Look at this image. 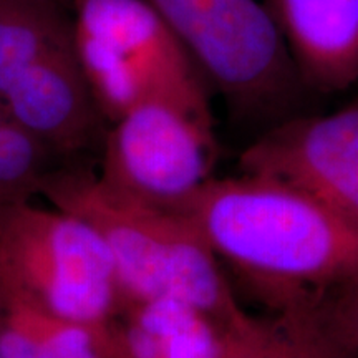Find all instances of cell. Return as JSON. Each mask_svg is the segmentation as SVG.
<instances>
[{
    "mask_svg": "<svg viewBox=\"0 0 358 358\" xmlns=\"http://www.w3.org/2000/svg\"><path fill=\"white\" fill-rule=\"evenodd\" d=\"M176 214L272 310L320 302L358 274V222L274 179L209 178Z\"/></svg>",
    "mask_w": 358,
    "mask_h": 358,
    "instance_id": "cell-1",
    "label": "cell"
},
{
    "mask_svg": "<svg viewBox=\"0 0 358 358\" xmlns=\"http://www.w3.org/2000/svg\"><path fill=\"white\" fill-rule=\"evenodd\" d=\"M38 196L100 234L122 301L179 299L214 322L237 306L216 254L181 214L143 203L87 168H52Z\"/></svg>",
    "mask_w": 358,
    "mask_h": 358,
    "instance_id": "cell-2",
    "label": "cell"
},
{
    "mask_svg": "<svg viewBox=\"0 0 358 358\" xmlns=\"http://www.w3.org/2000/svg\"><path fill=\"white\" fill-rule=\"evenodd\" d=\"M70 13L78 60L108 124L159 103L214 133L211 85L146 0H70Z\"/></svg>",
    "mask_w": 358,
    "mask_h": 358,
    "instance_id": "cell-3",
    "label": "cell"
},
{
    "mask_svg": "<svg viewBox=\"0 0 358 358\" xmlns=\"http://www.w3.org/2000/svg\"><path fill=\"white\" fill-rule=\"evenodd\" d=\"M181 40L236 118L272 124L302 115L306 93L287 45L257 0H146ZM267 127V128H268Z\"/></svg>",
    "mask_w": 358,
    "mask_h": 358,
    "instance_id": "cell-4",
    "label": "cell"
},
{
    "mask_svg": "<svg viewBox=\"0 0 358 358\" xmlns=\"http://www.w3.org/2000/svg\"><path fill=\"white\" fill-rule=\"evenodd\" d=\"M0 282L58 315L95 327L110 325L122 301L100 234L34 199L0 208Z\"/></svg>",
    "mask_w": 358,
    "mask_h": 358,
    "instance_id": "cell-5",
    "label": "cell"
},
{
    "mask_svg": "<svg viewBox=\"0 0 358 358\" xmlns=\"http://www.w3.org/2000/svg\"><path fill=\"white\" fill-rule=\"evenodd\" d=\"M216 133L159 103L140 105L108 124L98 174L143 203L179 213L211 176Z\"/></svg>",
    "mask_w": 358,
    "mask_h": 358,
    "instance_id": "cell-6",
    "label": "cell"
},
{
    "mask_svg": "<svg viewBox=\"0 0 358 358\" xmlns=\"http://www.w3.org/2000/svg\"><path fill=\"white\" fill-rule=\"evenodd\" d=\"M239 166L358 222V95L334 113H302L272 124L245 148Z\"/></svg>",
    "mask_w": 358,
    "mask_h": 358,
    "instance_id": "cell-7",
    "label": "cell"
},
{
    "mask_svg": "<svg viewBox=\"0 0 358 358\" xmlns=\"http://www.w3.org/2000/svg\"><path fill=\"white\" fill-rule=\"evenodd\" d=\"M10 118L42 140L55 155H77L105 138V116L77 47L52 53L27 69L0 95Z\"/></svg>",
    "mask_w": 358,
    "mask_h": 358,
    "instance_id": "cell-8",
    "label": "cell"
},
{
    "mask_svg": "<svg viewBox=\"0 0 358 358\" xmlns=\"http://www.w3.org/2000/svg\"><path fill=\"white\" fill-rule=\"evenodd\" d=\"M266 7L310 92L358 85V0H266Z\"/></svg>",
    "mask_w": 358,
    "mask_h": 358,
    "instance_id": "cell-9",
    "label": "cell"
},
{
    "mask_svg": "<svg viewBox=\"0 0 358 358\" xmlns=\"http://www.w3.org/2000/svg\"><path fill=\"white\" fill-rule=\"evenodd\" d=\"M111 347L127 358H217L219 330L208 313L171 297L120 301Z\"/></svg>",
    "mask_w": 358,
    "mask_h": 358,
    "instance_id": "cell-10",
    "label": "cell"
},
{
    "mask_svg": "<svg viewBox=\"0 0 358 358\" xmlns=\"http://www.w3.org/2000/svg\"><path fill=\"white\" fill-rule=\"evenodd\" d=\"M275 317L249 315L239 303L217 322V358H343L348 348L325 324L319 303L279 308Z\"/></svg>",
    "mask_w": 358,
    "mask_h": 358,
    "instance_id": "cell-11",
    "label": "cell"
},
{
    "mask_svg": "<svg viewBox=\"0 0 358 358\" xmlns=\"http://www.w3.org/2000/svg\"><path fill=\"white\" fill-rule=\"evenodd\" d=\"M0 358H111L110 325L66 319L0 282Z\"/></svg>",
    "mask_w": 358,
    "mask_h": 358,
    "instance_id": "cell-12",
    "label": "cell"
},
{
    "mask_svg": "<svg viewBox=\"0 0 358 358\" xmlns=\"http://www.w3.org/2000/svg\"><path fill=\"white\" fill-rule=\"evenodd\" d=\"M73 45L70 7L47 0H0V95L27 69Z\"/></svg>",
    "mask_w": 358,
    "mask_h": 358,
    "instance_id": "cell-13",
    "label": "cell"
},
{
    "mask_svg": "<svg viewBox=\"0 0 358 358\" xmlns=\"http://www.w3.org/2000/svg\"><path fill=\"white\" fill-rule=\"evenodd\" d=\"M47 2H55V3H62V6L70 7V0H47Z\"/></svg>",
    "mask_w": 358,
    "mask_h": 358,
    "instance_id": "cell-14",
    "label": "cell"
}]
</instances>
